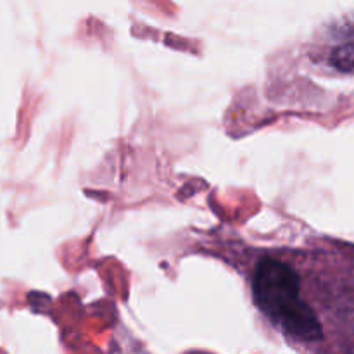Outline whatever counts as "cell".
Returning <instances> with one entry per match:
<instances>
[{"mask_svg":"<svg viewBox=\"0 0 354 354\" xmlns=\"http://www.w3.org/2000/svg\"><path fill=\"white\" fill-rule=\"evenodd\" d=\"M251 286L258 310L290 346L354 351V245L272 251Z\"/></svg>","mask_w":354,"mask_h":354,"instance_id":"6da1fadb","label":"cell"}]
</instances>
